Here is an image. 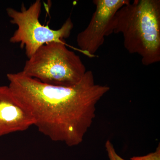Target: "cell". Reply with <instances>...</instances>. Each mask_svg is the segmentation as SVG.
<instances>
[{"label":"cell","instance_id":"cell-1","mask_svg":"<svg viewBox=\"0 0 160 160\" xmlns=\"http://www.w3.org/2000/svg\"><path fill=\"white\" fill-rule=\"evenodd\" d=\"M7 77L9 88L31 115L38 131L69 147L83 142L96 117L97 104L110 90L95 82L91 70L69 87L45 84L22 71Z\"/></svg>","mask_w":160,"mask_h":160},{"label":"cell","instance_id":"cell-2","mask_svg":"<svg viewBox=\"0 0 160 160\" xmlns=\"http://www.w3.org/2000/svg\"><path fill=\"white\" fill-rule=\"evenodd\" d=\"M110 33L122 35L124 46L140 56L144 66L160 61V1L134 0L115 13Z\"/></svg>","mask_w":160,"mask_h":160},{"label":"cell","instance_id":"cell-3","mask_svg":"<svg viewBox=\"0 0 160 160\" xmlns=\"http://www.w3.org/2000/svg\"><path fill=\"white\" fill-rule=\"evenodd\" d=\"M86 71L81 58L65 42L43 45L26 61L22 71L41 82L64 87L77 84Z\"/></svg>","mask_w":160,"mask_h":160},{"label":"cell","instance_id":"cell-4","mask_svg":"<svg viewBox=\"0 0 160 160\" xmlns=\"http://www.w3.org/2000/svg\"><path fill=\"white\" fill-rule=\"evenodd\" d=\"M42 7L41 1L37 0L28 8L22 5L20 11L12 8L6 9L10 22L18 27L9 41L12 43H20L21 47L25 48L28 58L43 45L64 42L70 36L74 26L70 17L56 30L42 25L39 21Z\"/></svg>","mask_w":160,"mask_h":160},{"label":"cell","instance_id":"cell-5","mask_svg":"<svg viewBox=\"0 0 160 160\" xmlns=\"http://www.w3.org/2000/svg\"><path fill=\"white\" fill-rule=\"evenodd\" d=\"M129 0H93L96 9L88 26L78 34L77 43L80 52L89 58L102 46L105 37L111 35L110 28L113 17Z\"/></svg>","mask_w":160,"mask_h":160},{"label":"cell","instance_id":"cell-6","mask_svg":"<svg viewBox=\"0 0 160 160\" xmlns=\"http://www.w3.org/2000/svg\"><path fill=\"white\" fill-rule=\"evenodd\" d=\"M34 124L31 115L9 86H0V137L26 131Z\"/></svg>","mask_w":160,"mask_h":160},{"label":"cell","instance_id":"cell-7","mask_svg":"<svg viewBox=\"0 0 160 160\" xmlns=\"http://www.w3.org/2000/svg\"><path fill=\"white\" fill-rule=\"evenodd\" d=\"M105 147L109 160H125L117 153L111 141L107 140L105 143Z\"/></svg>","mask_w":160,"mask_h":160},{"label":"cell","instance_id":"cell-8","mask_svg":"<svg viewBox=\"0 0 160 160\" xmlns=\"http://www.w3.org/2000/svg\"><path fill=\"white\" fill-rule=\"evenodd\" d=\"M130 160H160V145L159 144L156 150L154 152L143 156L133 157Z\"/></svg>","mask_w":160,"mask_h":160}]
</instances>
